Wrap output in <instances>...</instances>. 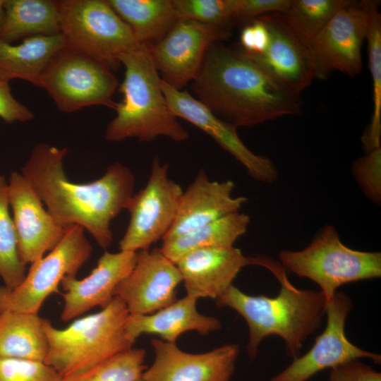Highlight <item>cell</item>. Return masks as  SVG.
<instances>
[{
  "label": "cell",
  "mask_w": 381,
  "mask_h": 381,
  "mask_svg": "<svg viewBox=\"0 0 381 381\" xmlns=\"http://www.w3.org/2000/svg\"><path fill=\"white\" fill-rule=\"evenodd\" d=\"M67 153L66 147L37 144L21 174L59 224L80 226L99 247L107 249L113 242L111 222L134 194V176L126 166L115 162L94 181L73 183L64 170Z\"/></svg>",
  "instance_id": "obj_1"
},
{
  "label": "cell",
  "mask_w": 381,
  "mask_h": 381,
  "mask_svg": "<svg viewBox=\"0 0 381 381\" xmlns=\"http://www.w3.org/2000/svg\"><path fill=\"white\" fill-rule=\"evenodd\" d=\"M192 90L214 115L236 128L301 111L299 95L280 86L241 49L217 43L206 52Z\"/></svg>",
  "instance_id": "obj_2"
},
{
  "label": "cell",
  "mask_w": 381,
  "mask_h": 381,
  "mask_svg": "<svg viewBox=\"0 0 381 381\" xmlns=\"http://www.w3.org/2000/svg\"><path fill=\"white\" fill-rule=\"evenodd\" d=\"M256 265L269 270L278 279L281 288L277 296L248 295L232 284L216 303L232 308L246 320L250 358L256 356L264 338L277 335L284 341L287 355L294 360L300 356L305 340L320 327L325 314V297L320 291L293 286L284 268L272 259L256 257Z\"/></svg>",
  "instance_id": "obj_3"
},
{
  "label": "cell",
  "mask_w": 381,
  "mask_h": 381,
  "mask_svg": "<svg viewBox=\"0 0 381 381\" xmlns=\"http://www.w3.org/2000/svg\"><path fill=\"white\" fill-rule=\"evenodd\" d=\"M119 62L125 68L119 86L123 97L107 126L105 139L114 143L132 138L150 142L160 136L187 140L188 131L168 106L150 49L139 44L121 54Z\"/></svg>",
  "instance_id": "obj_4"
},
{
  "label": "cell",
  "mask_w": 381,
  "mask_h": 381,
  "mask_svg": "<svg viewBox=\"0 0 381 381\" xmlns=\"http://www.w3.org/2000/svg\"><path fill=\"white\" fill-rule=\"evenodd\" d=\"M129 313L114 296L97 313L75 319L64 329L44 318L49 342L45 363L62 378L82 373L133 347L126 330Z\"/></svg>",
  "instance_id": "obj_5"
},
{
  "label": "cell",
  "mask_w": 381,
  "mask_h": 381,
  "mask_svg": "<svg viewBox=\"0 0 381 381\" xmlns=\"http://www.w3.org/2000/svg\"><path fill=\"white\" fill-rule=\"evenodd\" d=\"M279 258L285 270L316 283L327 302L343 284L381 276V253L347 247L331 225L303 250H282Z\"/></svg>",
  "instance_id": "obj_6"
},
{
  "label": "cell",
  "mask_w": 381,
  "mask_h": 381,
  "mask_svg": "<svg viewBox=\"0 0 381 381\" xmlns=\"http://www.w3.org/2000/svg\"><path fill=\"white\" fill-rule=\"evenodd\" d=\"M112 71L103 62L66 45L46 66L40 87L65 113L90 106L114 109L116 102L112 97L119 81Z\"/></svg>",
  "instance_id": "obj_7"
},
{
  "label": "cell",
  "mask_w": 381,
  "mask_h": 381,
  "mask_svg": "<svg viewBox=\"0 0 381 381\" xmlns=\"http://www.w3.org/2000/svg\"><path fill=\"white\" fill-rule=\"evenodd\" d=\"M59 29L66 44L116 70L119 57L139 44L107 0H60Z\"/></svg>",
  "instance_id": "obj_8"
},
{
  "label": "cell",
  "mask_w": 381,
  "mask_h": 381,
  "mask_svg": "<svg viewBox=\"0 0 381 381\" xmlns=\"http://www.w3.org/2000/svg\"><path fill=\"white\" fill-rule=\"evenodd\" d=\"M92 247L79 225L66 227L58 245L47 255L31 263L23 281L9 289L0 286V313H38L45 300L61 293L59 287L68 275L76 276L91 256Z\"/></svg>",
  "instance_id": "obj_9"
},
{
  "label": "cell",
  "mask_w": 381,
  "mask_h": 381,
  "mask_svg": "<svg viewBox=\"0 0 381 381\" xmlns=\"http://www.w3.org/2000/svg\"><path fill=\"white\" fill-rule=\"evenodd\" d=\"M169 168L168 163L162 164L155 157L146 186L128 200L125 210L130 221L119 241L120 250H148L169 231L183 191L169 176Z\"/></svg>",
  "instance_id": "obj_10"
},
{
  "label": "cell",
  "mask_w": 381,
  "mask_h": 381,
  "mask_svg": "<svg viewBox=\"0 0 381 381\" xmlns=\"http://www.w3.org/2000/svg\"><path fill=\"white\" fill-rule=\"evenodd\" d=\"M230 36L231 28L178 18L150 52L162 80L182 90L198 75L209 48Z\"/></svg>",
  "instance_id": "obj_11"
},
{
  "label": "cell",
  "mask_w": 381,
  "mask_h": 381,
  "mask_svg": "<svg viewBox=\"0 0 381 381\" xmlns=\"http://www.w3.org/2000/svg\"><path fill=\"white\" fill-rule=\"evenodd\" d=\"M352 307V301L345 293L336 291L326 303L325 330L316 338L312 348L268 381H306L323 370L361 358L380 364V354L358 347L345 334L346 320Z\"/></svg>",
  "instance_id": "obj_12"
},
{
  "label": "cell",
  "mask_w": 381,
  "mask_h": 381,
  "mask_svg": "<svg viewBox=\"0 0 381 381\" xmlns=\"http://www.w3.org/2000/svg\"><path fill=\"white\" fill-rule=\"evenodd\" d=\"M370 5V1H353L339 11L313 40L311 50L317 78L324 79L333 70L351 77L361 73Z\"/></svg>",
  "instance_id": "obj_13"
},
{
  "label": "cell",
  "mask_w": 381,
  "mask_h": 381,
  "mask_svg": "<svg viewBox=\"0 0 381 381\" xmlns=\"http://www.w3.org/2000/svg\"><path fill=\"white\" fill-rule=\"evenodd\" d=\"M270 32L264 52L246 54L287 91L299 95L317 78L316 63L310 47L289 27L281 13L259 16Z\"/></svg>",
  "instance_id": "obj_14"
},
{
  "label": "cell",
  "mask_w": 381,
  "mask_h": 381,
  "mask_svg": "<svg viewBox=\"0 0 381 381\" xmlns=\"http://www.w3.org/2000/svg\"><path fill=\"white\" fill-rule=\"evenodd\" d=\"M7 182L19 256L26 265L53 250L62 239L66 227L54 219L21 173L12 172Z\"/></svg>",
  "instance_id": "obj_15"
},
{
  "label": "cell",
  "mask_w": 381,
  "mask_h": 381,
  "mask_svg": "<svg viewBox=\"0 0 381 381\" xmlns=\"http://www.w3.org/2000/svg\"><path fill=\"white\" fill-rule=\"evenodd\" d=\"M183 282L176 264L160 248L138 252L131 273L117 286L114 296L125 304L129 315L153 313L176 300Z\"/></svg>",
  "instance_id": "obj_16"
},
{
  "label": "cell",
  "mask_w": 381,
  "mask_h": 381,
  "mask_svg": "<svg viewBox=\"0 0 381 381\" xmlns=\"http://www.w3.org/2000/svg\"><path fill=\"white\" fill-rule=\"evenodd\" d=\"M152 364L143 381H229L234 374L239 346L228 344L202 353H187L176 344L152 339Z\"/></svg>",
  "instance_id": "obj_17"
},
{
  "label": "cell",
  "mask_w": 381,
  "mask_h": 381,
  "mask_svg": "<svg viewBox=\"0 0 381 381\" xmlns=\"http://www.w3.org/2000/svg\"><path fill=\"white\" fill-rule=\"evenodd\" d=\"M162 89L168 106L178 118L186 120L212 137L246 169L252 178L267 183L277 179L274 164L250 150L238 135L236 127L214 115L188 92L176 90L162 80Z\"/></svg>",
  "instance_id": "obj_18"
},
{
  "label": "cell",
  "mask_w": 381,
  "mask_h": 381,
  "mask_svg": "<svg viewBox=\"0 0 381 381\" xmlns=\"http://www.w3.org/2000/svg\"><path fill=\"white\" fill-rule=\"evenodd\" d=\"M137 256L138 252L105 251L86 277H65L61 284L64 291L61 320L68 322L93 308L107 306L114 298L117 286L133 269Z\"/></svg>",
  "instance_id": "obj_19"
},
{
  "label": "cell",
  "mask_w": 381,
  "mask_h": 381,
  "mask_svg": "<svg viewBox=\"0 0 381 381\" xmlns=\"http://www.w3.org/2000/svg\"><path fill=\"white\" fill-rule=\"evenodd\" d=\"M234 188L231 181H211L201 169L183 192L176 218L162 241L238 212L248 199L234 197Z\"/></svg>",
  "instance_id": "obj_20"
},
{
  "label": "cell",
  "mask_w": 381,
  "mask_h": 381,
  "mask_svg": "<svg viewBox=\"0 0 381 381\" xmlns=\"http://www.w3.org/2000/svg\"><path fill=\"white\" fill-rule=\"evenodd\" d=\"M186 294L197 298H218L232 285L241 270L255 265V258L246 257L234 246L199 249L189 252L176 262Z\"/></svg>",
  "instance_id": "obj_21"
},
{
  "label": "cell",
  "mask_w": 381,
  "mask_h": 381,
  "mask_svg": "<svg viewBox=\"0 0 381 381\" xmlns=\"http://www.w3.org/2000/svg\"><path fill=\"white\" fill-rule=\"evenodd\" d=\"M199 298L186 294L170 305L148 315H129L126 330L128 339L134 344L143 334H157L162 340L176 344L179 336L188 331L207 334L221 328L220 321L200 314L196 308Z\"/></svg>",
  "instance_id": "obj_22"
},
{
  "label": "cell",
  "mask_w": 381,
  "mask_h": 381,
  "mask_svg": "<svg viewBox=\"0 0 381 381\" xmlns=\"http://www.w3.org/2000/svg\"><path fill=\"white\" fill-rule=\"evenodd\" d=\"M66 45L60 33L28 37L17 44L0 41V75L9 81L16 78L26 80L40 87L46 66Z\"/></svg>",
  "instance_id": "obj_23"
},
{
  "label": "cell",
  "mask_w": 381,
  "mask_h": 381,
  "mask_svg": "<svg viewBox=\"0 0 381 381\" xmlns=\"http://www.w3.org/2000/svg\"><path fill=\"white\" fill-rule=\"evenodd\" d=\"M38 313H0V356L44 362L49 342Z\"/></svg>",
  "instance_id": "obj_24"
},
{
  "label": "cell",
  "mask_w": 381,
  "mask_h": 381,
  "mask_svg": "<svg viewBox=\"0 0 381 381\" xmlns=\"http://www.w3.org/2000/svg\"><path fill=\"white\" fill-rule=\"evenodd\" d=\"M129 26L136 41L150 49L178 19L172 0H107Z\"/></svg>",
  "instance_id": "obj_25"
},
{
  "label": "cell",
  "mask_w": 381,
  "mask_h": 381,
  "mask_svg": "<svg viewBox=\"0 0 381 381\" xmlns=\"http://www.w3.org/2000/svg\"><path fill=\"white\" fill-rule=\"evenodd\" d=\"M4 8L0 41L13 44L20 39L60 33L58 1L4 0Z\"/></svg>",
  "instance_id": "obj_26"
},
{
  "label": "cell",
  "mask_w": 381,
  "mask_h": 381,
  "mask_svg": "<svg viewBox=\"0 0 381 381\" xmlns=\"http://www.w3.org/2000/svg\"><path fill=\"white\" fill-rule=\"evenodd\" d=\"M250 217L239 212L171 238L162 241L163 254L174 263L193 250L233 247L247 230Z\"/></svg>",
  "instance_id": "obj_27"
},
{
  "label": "cell",
  "mask_w": 381,
  "mask_h": 381,
  "mask_svg": "<svg viewBox=\"0 0 381 381\" xmlns=\"http://www.w3.org/2000/svg\"><path fill=\"white\" fill-rule=\"evenodd\" d=\"M378 1H370L365 40L368 42L369 68L373 82V114L362 136L368 152L380 147L381 135V15Z\"/></svg>",
  "instance_id": "obj_28"
},
{
  "label": "cell",
  "mask_w": 381,
  "mask_h": 381,
  "mask_svg": "<svg viewBox=\"0 0 381 381\" xmlns=\"http://www.w3.org/2000/svg\"><path fill=\"white\" fill-rule=\"evenodd\" d=\"M352 1L351 0H291L289 8L282 15L293 31L311 49L313 40L334 15Z\"/></svg>",
  "instance_id": "obj_29"
},
{
  "label": "cell",
  "mask_w": 381,
  "mask_h": 381,
  "mask_svg": "<svg viewBox=\"0 0 381 381\" xmlns=\"http://www.w3.org/2000/svg\"><path fill=\"white\" fill-rule=\"evenodd\" d=\"M9 208L8 182L0 175V277L4 286L13 289L23 281L26 265L19 256L17 236Z\"/></svg>",
  "instance_id": "obj_30"
},
{
  "label": "cell",
  "mask_w": 381,
  "mask_h": 381,
  "mask_svg": "<svg viewBox=\"0 0 381 381\" xmlns=\"http://www.w3.org/2000/svg\"><path fill=\"white\" fill-rule=\"evenodd\" d=\"M145 351L131 348L61 381H140L146 366Z\"/></svg>",
  "instance_id": "obj_31"
},
{
  "label": "cell",
  "mask_w": 381,
  "mask_h": 381,
  "mask_svg": "<svg viewBox=\"0 0 381 381\" xmlns=\"http://www.w3.org/2000/svg\"><path fill=\"white\" fill-rule=\"evenodd\" d=\"M178 18L231 28L234 0H172Z\"/></svg>",
  "instance_id": "obj_32"
},
{
  "label": "cell",
  "mask_w": 381,
  "mask_h": 381,
  "mask_svg": "<svg viewBox=\"0 0 381 381\" xmlns=\"http://www.w3.org/2000/svg\"><path fill=\"white\" fill-rule=\"evenodd\" d=\"M45 362L0 356V381H61Z\"/></svg>",
  "instance_id": "obj_33"
},
{
  "label": "cell",
  "mask_w": 381,
  "mask_h": 381,
  "mask_svg": "<svg viewBox=\"0 0 381 381\" xmlns=\"http://www.w3.org/2000/svg\"><path fill=\"white\" fill-rule=\"evenodd\" d=\"M380 147L368 152L354 164L353 172L366 194L374 201L380 198Z\"/></svg>",
  "instance_id": "obj_34"
},
{
  "label": "cell",
  "mask_w": 381,
  "mask_h": 381,
  "mask_svg": "<svg viewBox=\"0 0 381 381\" xmlns=\"http://www.w3.org/2000/svg\"><path fill=\"white\" fill-rule=\"evenodd\" d=\"M291 0H234V20H253L270 13H284Z\"/></svg>",
  "instance_id": "obj_35"
},
{
  "label": "cell",
  "mask_w": 381,
  "mask_h": 381,
  "mask_svg": "<svg viewBox=\"0 0 381 381\" xmlns=\"http://www.w3.org/2000/svg\"><path fill=\"white\" fill-rule=\"evenodd\" d=\"M34 116L30 109L12 95L9 80L0 75V118L7 123H12L27 122Z\"/></svg>",
  "instance_id": "obj_36"
},
{
  "label": "cell",
  "mask_w": 381,
  "mask_h": 381,
  "mask_svg": "<svg viewBox=\"0 0 381 381\" xmlns=\"http://www.w3.org/2000/svg\"><path fill=\"white\" fill-rule=\"evenodd\" d=\"M270 38L267 25L258 17L242 29L240 36L241 50L250 55L262 54L267 48Z\"/></svg>",
  "instance_id": "obj_37"
},
{
  "label": "cell",
  "mask_w": 381,
  "mask_h": 381,
  "mask_svg": "<svg viewBox=\"0 0 381 381\" xmlns=\"http://www.w3.org/2000/svg\"><path fill=\"white\" fill-rule=\"evenodd\" d=\"M329 381H381V373L355 359L331 368Z\"/></svg>",
  "instance_id": "obj_38"
},
{
  "label": "cell",
  "mask_w": 381,
  "mask_h": 381,
  "mask_svg": "<svg viewBox=\"0 0 381 381\" xmlns=\"http://www.w3.org/2000/svg\"><path fill=\"white\" fill-rule=\"evenodd\" d=\"M6 20V10L4 8V0H0V32L4 25Z\"/></svg>",
  "instance_id": "obj_39"
},
{
  "label": "cell",
  "mask_w": 381,
  "mask_h": 381,
  "mask_svg": "<svg viewBox=\"0 0 381 381\" xmlns=\"http://www.w3.org/2000/svg\"><path fill=\"white\" fill-rule=\"evenodd\" d=\"M140 381H143L142 380H140Z\"/></svg>",
  "instance_id": "obj_40"
}]
</instances>
